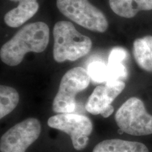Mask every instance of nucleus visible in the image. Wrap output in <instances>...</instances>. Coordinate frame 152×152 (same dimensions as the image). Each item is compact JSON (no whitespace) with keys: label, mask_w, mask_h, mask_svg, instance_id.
I'll list each match as a JSON object with an SVG mask.
<instances>
[{"label":"nucleus","mask_w":152,"mask_h":152,"mask_svg":"<svg viewBox=\"0 0 152 152\" xmlns=\"http://www.w3.org/2000/svg\"><path fill=\"white\" fill-rule=\"evenodd\" d=\"M49 40V26L44 22L29 23L23 27L0 50V58L9 66H18L28 52L40 53Z\"/></svg>","instance_id":"1"},{"label":"nucleus","mask_w":152,"mask_h":152,"mask_svg":"<svg viewBox=\"0 0 152 152\" xmlns=\"http://www.w3.org/2000/svg\"><path fill=\"white\" fill-rule=\"evenodd\" d=\"M87 72L91 80L94 83H102L108 80V66L104 62L95 61L91 62L87 67Z\"/></svg>","instance_id":"14"},{"label":"nucleus","mask_w":152,"mask_h":152,"mask_svg":"<svg viewBox=\"0 0 152 152\" xmlns=\"http://www.w3.org/2000/svg\"><path fill=\"white\" fill-rule=\"evenodd\" d=\"M90 80L88 72L84 68L75 67L66 72L53 101V111L58 113H68L75 111L76 95L88 87Z\"/></svg>","instance_id":"5"},{"label":"nucleus","mask_w":152,"mask_h":152,"mask_svg":"<svg viewBox=\"0 0 152 152\" xmlns=\"http://www.w3.org/2000/svg\"><path fill=\"white\" fill-rule=\"evenodd\" d=\"M92 152H149L144 144L137 142L113 139L101 142Z\"/></svg>","instance_id":"10"},{"label":"nucleus","mask_w":152,"mask_h":152,"mask_svg":"<svg viewBox=\"0 0 152 152\" xmlns=\"http://www.w3.org/2000/svg\"><path fill=\"white\" fill-rule=\"evenodd\" d=\"M50 128L66 133L71 137L73 147L81 151L88 144L89 136L93 130L92 121L85 115L68 113H58L48 120Z\"/></svg>","instance_id":"6"},{"label":"nucleus","mask_w":152,"mask_h":152,"mask_svg":"<svg viewBox=\"0 0 152 152\" xmlns=\"http://www.w3.org/2000/svg\"><path fill=\"white\" fill-rule=\"evenodd\" d=\"M115 120L121 131L127 134L135 136L152 134V115L137 97L130 98L119 108Z\"/></svg>","instance_id":"4"},{"label":"nucleus","mask_w":152,"mask_h":152,"mask_svg":"<svg viewBox=\"0 0 152 152\" xmlns=\"http://www.w3.org/2000/svg\"><path fill=\"white\" fill-rule=\"evenodd\" d=\"M54 43L53 56L58 63L74 61L90 52L92 42L75 29L69 21H58L53 30Z\"/></svg>","instance_id":"2"},{"label":"nucleus","mask_w":152,"mask_h":152,"mask_svg":"<svg viewBox=\"0 0 152 152\" xmlns=\"http://www.w3.org/2000/svg\"><path fill=\"white\" fill-rule=\"evenodd\" d=\"M56 6L63 15L86 29L104 33L109 27L105 15L88 0H56Z\"/></svg>","instance_id":"3"},{"label":"nucleus","mask_w":152,"mask_h":152,"mask_svg":"<svg viewBox=\"0 0 152 152\" xmlns=\"http://www.w3.org/2000/svg\"><path fill=\"white\" fill-rule=\"evenodd\" d=\"M111 103L112 102L106 94L104 85H99L89 97L85 109L93 115H102L106 109L111 106Z\"/></svg>","instance_id":"11"},{"label":"nucleus","mask_w":152,"mask_h":152,"mask_svg":"<svg viewBox=\"0 0 152 152\" xmlns=\"http://www.w3.org/2000/svg\"><path fill=\"white\" fill-rule=\"evenodd\" d=\"M39 4L37 0H25L16 8L8 11L4 16V22L11 28H18L22 26L37 12Z\"/></svg>","instance_id":"8"},{"label":"nucleus","mask_w":152,"mask_h":152,"mask_svg":"<svg viewBox=\"0 0 152 152\" xmlns=\"http://www.w3.org/2000/svg\"><path fill=\"white\" fill-rule=\"evenodd\" d=\"M0 118L14 111L19 102V94L13 87L0 86Z\"/></svg>","instance_id":"13"},{"label":"nucleus","mask_w":152,"mask_h":152,"mask_svg":"<svg viewBox=\"0 0 152 152\" xmlns=\"http://www.w3.org/2000/svg\"><path fill=\"white\" fill-rule=\"evenodd\" d=\"M41 124L35 118H30L15 125L1 136V152H26L41 133Z\"/></svg>","instance_id":"7"},{"label":"nucleus","mask_w":152,"mask_h":152,"mask_svg":"<svg viewBox=\"0 0 152 152\" xmlns=\"http://www.w3.org/2000/svg\"><path fill=\"white\" fill-rule=\"evenodd\" d=\"M10 1H18V2H21V1H25V0H10Z\"/></svg>","instance_id":"19"},{"label":"nucleus","mask_w":152,"mask_h":152,"mask_svg":"<svg viewBox=\"0 0 152 152\" xmlns=\"http://www.w3.org/2000/svg\"><path fill=\"white\" fill-rule=\"evenodd\" d=\"M132 52L138 66L144 71L152 73V52L142 38L134 41Z\"/></svg>","instance_id":"12"},{"label":"nucleus","mask_w":152,"mask_h":152,"mask_svg":"<svg viewBox=\"0 0 152 152\" xmlns=\"http://www.w3.org/2000/svg\"><path fill=\"white\" fill-rule=\"evenodd\" d=\"M142 39H144V41L145 42L146 44L147 45V46L149 47V48L151 49L152 52V36L151 35H147L145 37H142Z\"/></svg>","instance_id":"18"},{"label":"nucleus","mask_w":152,"mask_h":152,"mask_svg":"<svg viewBox=\"0 0 152 152\" xmlns=\"http://www.w3.org/2000/svg\"><path fill=\"white\" fill-rule=\"evenodd\" d=\"M108 80L123 81L128 77V71L123 63H108Z\"/></svg>","instance_id":"15"},{"label":"nucleus","mask_w":152,"mask_h":152,"mask_svg":"<svg viewBox=\"0 0 152 152\" xmlns=\"http://www.w3.org/2000/svg\"><path fill=\"white\" fill-rule=\"evenodd\" d=\"M125 84L121 80H109L104 85L105 92L112 102L125 89Z\"/></svg>","instance_id":"16"},{"label":"nucleus","mask_w":152,"mask_h":152,"mask_svg":"<svg viewBox=\"0 0 152 152\" xmlns=\"http://www.w3.org/2000/svg\"><path fill=\"white\" fill-rule=\"evenodd\" d=\"M128 57V52L122 47H115L110 52L109 63L121 62L122 63Z\"/></svg>","instance_id":"17"},{"label":"nucleus","mask_w":152,"mask_h":152,"mask_svg":"<svg viewBox=\"0 0 152 152\" xmlns=\"http://www.w3.org/2000/svg\"><path fill=\"white\" fill-rule=\"evenodd\" d=\"M112 11L125 18H133L141 11L152 10V0H109Z\"/></svg>","instance_id":"9"}]
</instances>
